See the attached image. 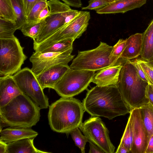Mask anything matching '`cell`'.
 Segmentation results:
<instances>
[{"instance_id":"5bb4252c","label":"cell","mask_w":153,"mask_h":153,"mask_svg":"<svg viewBox=\"0 0 153 153\" xmlns=\"http://www.w3.org/2000/svg\"><path fill=\"white\" fill-rule=\"evenodd\" d=\"M122 66V64H118L98 71L92 82L99 86L116 85Z\"/></svg>"},{"instance_id":"4316f807","label":"cell","mask_w":153,"mask_h":153,"mask_svg":"<svg viewBox=\"0 0 153 153\" xmlns=\"http://www.w3.org/2000/svg\"><path fill=\"white\" fill-rule=\"evenodd\" d=\"M16 30V23L0 19V39L14 37V34Z\"/></svg>"},{"instance_id":"836d02e7","label":"cell","mask_w":153,"mask_h":153,"mask_svg":"<svg viewBox=\"0 0 153 153\" xmlns=\"http://www.w3.org/2000/svg\"><path fill=\"white\" fill-rule=\"evenodd\" d=\"M130 60V62L135 67L139 77L143 80L144 81L148 83L147 79L144 73L143 69L137 59L132 60Z\"/></svg>"},{"instance_id":"bcb514c9","label":"cell","mask_w":153,"mask_h":153,"mask_svg":"<svg viewBox=\"0 0 153 153\" xmlns=\"http://www.w3.org/2000/svg\"><path fill=\"white\" fill-rule=\"evenodd\" d=\"M117 0H116V1H117Z\"/></svg>"},{"instance_id":"d4e9b609","label":"cell","mask_w":153,"mask_h":153,"mask_svg":"<svg viewBox=\"0 0 153 153\" xmlns=\"http://www.w3.org/2000/svg\"><path fill=\"white\" fill-rule=\"evenodd\" d=\"M0 19L16 23V17L10 0H0Z\"/></svg>"},{"instance_id":"44dd1931","label":"cell","mask_w":153,"mask_h":153,"mask_svg":"<svg viewBox=\"0 0 153 153\" xmlns=\"http://www.w3.org/2000/svg\"><path fill=\"white\" fill-rule=\"evenodd\" d=\"M141 59L149 62L153 60V20L142 33Z\"/></svg>"},{"instance_id":"9a60e30c","label":"cell","mask_w":153,"mask_h":153,"mask_svg":"<svg viewBox=\"0 0 153 153\" xmlns=\"http://www.w3.org/2000/svg\"><path fill=\"white\" fill-rule=\"evenodd\" d=\"M69 68L68 65H57L48 69L36 76L43 89L46 88L53 89Z\"/></svg>"},{"instance_id":"484cf974","label":"cell","mask_w":153,"mask_h":153,"mask_svg":"<svg viewBox=\"0 0 153 153\" xmlns=\"http://www.w3.org/2000/svg\"><path fill=\"white\" fill-rule=\"evenodd\" d=\"M15 12L16 20V25L17 30H20L26 22L23 0H10Z\"/></svg>"},{"instance_id":"7a4b0ae2","label":"cell","mask_w":153,"mask_h":153,"mask_svg":"<svg viewBox=\"0 0 153 153\" xmlns=\"http://www.w3.org/2000/svg\"><path fill=\"white\" fill-rule=\"evenodd\" d=\"M49 108V124L54 131L69 134L82 123L85 110L82 103L78 99L61 97Z\"/></svg>"},{"instance_id":"3957f363","label":"cell","mask_w":153,"mask_h":153,"mask_svg":"<svg viewBox=\"0 0 153 153\" xmlns=\"http://www.w3.org/2000/svg\"><path fill=\"white\" fill-rule=\"evenodd\" d=\"M41 109L23 93L0 108V122L5 126L31 128L39 121Z\"/></svg>"},{"instance_id":"ab89813d","label":"cell","mask_w":153,"mask_h":153,"mask_svg":"<svg viewBox=\"0 0 153 153\" xmlns=\"http://www.w3.org/2000/svg\"><path fill=\"white\" fill-rule=\"evenodd\" d=\"M116 153H131L130 151L124 145L120 143L116 151Z\"/></svg>"},{"instance_id":"f6af8a7d","label":"cell","mask_w":153,"mask_h":153,"mask_svg":"<svg viewBox=\"0 0 153 153\" xmlns=\"http://www.w3.org/2000/svg\"><path fill=\"white\" fill-rule=\"evenodd\" d=\"M152 85V87L153 88V85Z\"/></svg>"},{"instance_id":"2e32d148","label":"cell","mask_w":153,"mask_h":153,"mask_svg":"<svg viewBox=\"0 0 153 153\" xmlns=\"http://www.w3.org/2000/svg\"><path fill=\"white\" fill-rule=\"evenodd\" d=\"M24 93L20 89L13 77L7 75L0 77V108L14 98Z\"/></svg>"},{"instance_id":"603a6c76","label":"cell","mask_w":153,"mask_h":153,"mask_svg":"<svg viewBox=\"0 0 153 153\" xmlns=\"http://www.w3.org/2000/svg\"><path fill=\"white\" fill-rule=\"evenodd\" d=\"M45 24V20L41 21L26 22L20 30L25 36L32 38L34 41L37 38Z\"/></svg>"},{"instance_id":"e0dca14e","label":"cell","mask_w":153,"mask_h":153,"mask_svg":"<svg viewBox=\"0 0 153 153\" xmlns=\"http://www.w3.org/2000/svg\"><path fill=\"white\" fill-rule=\"evenodd\" d=\"M146 2V0H118L95 10L99 14L124 13L140 8Z\"/></svg>"},{"instance_id":"d6a6232c","label":"cell","mask_w":153,"mask_h":153,"mask_svg":"<svg viewBox=\"0 0 153 153\" xmlns=\"http://www.w3.org/2000/svg\"><path fill=\"white\" fill-rule=\"evenodd\" d=\"M88 6L82 7V10H95L101 8L108 5L109 3L104 0H90Z\"/></svg>"},{"instance_id":"f35d334b","label":"cell","mask_w":153,"mask_h":153,"mask_svg":"<svg viewBox=\"0 0 153 153\" xmlns=\"http://www.w3.org/2000/svg\"><path fill=\"white\" fill-rule=\"evenodd\" d=\"M153 153V134L150 137L145 153Z\"/></svg>"},{"instance_id":"52a82bcc","label":"cell","mask_w":153,"mask_h":153,"mask_svg":"<svg viewBox=\"0 0 153 153\" xmlns=\"http://www.w3.org/2000/svg\"><path fill=\"white\" fill-rule=\"evenodd\" d=\"M112 48L113 46L100 42L98 46L94 49L78 51L70 68L95 71L109 66V56Z\"/></svg>"},{"instance_id":"83f0119b","label":"cell","mask_w":153,"mask_h":153,"mask_svg":"<svg viewBox=\"0 0 153 153\" xmlns=\"http://www.w3.org/2000/svg\"><path fill=\"white\" fill-rule=\"evenodd\" d=\"M126 42V39H120L113 46L109 58V63L111 66L117 64L125 48Z\"/></svg>"},{"instance_id":"e575fe53","label":"cell","mask_w":153,"mask_h":153,"mask_svg":"<svg viewBox=\"0 0 153 153\" xmlns=\"http://www.w3.org/2000/svg\"><path fill=\"white\" fill-rule=\"evenodd\" d=\"M43 0H23L26 17L28 15L32 8L37 3Z\"/></svg>"},{"instance_id":"f546056e","label":"cell","mask_w":153,"mask_h":153,"mask_svg":"<svg viewBox=\"0 0 153 153\" xmlns=\"http://www.w3.org/2000/svg\"><path fill=\"white\" fill-rule=\"evenodd\" d=\"M79 128H76L70 133L75 145L78 147L82 153L85 152V146L86 143L88 141V139L83 135Z\"/></svg>"},{"instance_id":"ac0fdd59","label":"cell","mask_w":153,"mask_h":153,"mask_svg":"<svg viewBox=\"0 0 153 153\" xmlns=\"http://www.w3.org/2000/svg\"><path fill=\"white\" fill-rule=\"evenodd\" d=\"M38 134L31 128L10 126L0 130V140L8 143L26 138H35Z\"/></svg>"},{"instance_id":"8d00e7d4","label":"cell","mask_w":153,"mask_h":153,"mask_svg":"<svg viewBox=\"0 0 153 153\" xmlns=\"http://www.w3.org/2000/svg\"><path fill=\"white\" fill-rule=\"evenodd\" d=\"M49 8L47 5L40 12L37 21H41L45 19L49 15Z\"/></svg>"},{"instance_id":"d6986e66","label":"cell","mask_w":153,"mask_h":153,"mask_svg":"<svg viewBox=\"0 0 153 153\" xmlns=\"http://www.w3.org/2000/svg\"><path fill=\"white\" fill-rule=\"evenodd\" d=\"M142 43V33H137L126 39L125 48L119 60L126 61L136 58L140 56Z\"/></svg>"},{"instance_id":"4fadbf2b","label":"cell","mask_w":153,"mask_h":153,"mask_svg":"<svg viewBox=\"0 0 153 153\" xmlns=\"http://www.w3.org/2000/svg\"><path fill=\"white\" fill-rule=\"evenodd\" d=\"M129 118L132 125L133 137L131 153H145L149 139L142 118L140 108L131 110Z\"/></svg>"},{"instance_id":"60d3db41","label":"cell","mask_w":153,"mask_h":153,"mask_svg":"<svg viewBox=\"0 0 153 153\" xmlns=\"http://www.w3.org/2000/svg\"><path fill=\"white\" fill-rule=\"evenodd\" d=\"M70 6L73 7L79 4L81 1V0H61Z\"/></svg>"},{"instance_id":"8fae6325","label":"cell","mask_w":153,"mask_h":153,"mask_svg":"<svg viewBox=\"0 0 153 153\" xmlns=\"http://www.w3.org/2000/svg\"><path fill=\"white\" fill-rule=\"evenodd\" d=\"M48 5L49 15L45 19V25L33 41V44L41 43L64 25L67 12L72 9L69 5L60 0H49Z\"/></svg>"},{"instance_id":"6da1fadb","label":"cell","mask_w":153,"mask_h":153,"mask_svg":"<svg viewBox=\"0 0 153 153\" xmlns=\"http://www.w3.org/2000/svg\"><path fill=\"white\" fill-rule=\"evenodd\" d=\"M82 103L85 111L91 116L109 120L131 112L116 85L93 87L88 90Z\"/></svg>"},{"instance_id":"8992f818","label":"cell","mask_w":153,"mask_h":153,"mask_svg":"<svg viewBox=\"0 0 153 153\" xmlns=\"http://www.w3.org/2000/svg\"><path fill=\"white\" fill-rule=\"evenodd\" d=\"M95 74L94 71L70 68L53 89L61 97H73L87 89Z\"/></svg>"},{"instance_id":"7c38bea8","label":"cell","mask_w":153,"mask_h":153,"mask_svg":"<svg viewBox=\"0 0 153 153\" xmlns=\"http://www.w3.org/2000/svg\"><path fill=\"white\" fill-rule=\"evenodd\" d=\"M73 49L62 52L42 53L35 52L30 58L32 63L31 70L37 76L48 69L59 65H68L74 55L71 54Z\"/></svg>"},{"instance_id":"ba28073f","label":"cell","mask_w":153,"mask_h":153,"mask_svg":"<svg viewBox=\"0 0 153 153\" xmlns=\"http://www.w3.org/2000/svg\"><path fill=\"white\" fill-rule=\"evenodd\" d=\"M91 18L90 13L82 11L73 20L65 25L41 43L33 44L35 52L42 49L59 41L69 39L74 40L79 38L86 30Z\"/></svg>"},{"instance_id":"cb8c5ba5","label":"cell","mask_w":153,"mask_h":153,"mask_svg":"<svg viewBox=\"0 0 153 153\" xmlns=\"http://www.w3.org/2000/svg\"><path fill=\"white\" fill-rule=\"evenodd\" d=\"M74 40L69 39L63 40L53 44L40 51L42 53L46 52H62L73 49Z\"/></svg>"},{"instance_id":"1f68e13d","label":"cell","mask_w":153,"mask_h":153,"mask_svg":"<svg viewBox=\"0 0 153 153\" xmlns=\"http://www.w3.org/2000/svg\"><path fill=\"white\" fill-rule=\"evenodd\" d=\"M137 59L146 77L148 84L153 85V68L147 61L141 59Z\"/></svg>"},{"instance_id":"4dcf8cb0","label":"cell","mask_w":153,"mask_h":153,"mask_svg":"<svg viewBox=\"0 0 153 153\" xmlns=\"http://www.w3.org/2000/svg\"><path fill=\"white\" fill-rule=\"evenodd\" d=\"M47 5V0L41 1L37 3L26 17V22H37L40 12Z\"/></svg>"},{"instance_id":"9c48e42d","label":"cell","mask_w":153,"mask_h":153,"mask_svg":"<svg viewBox=\"0 0 153 153\" xmlns=\"http://www.w3.org/2000/svg\"><path fill=\"white\" fill-rule=\"evenodd\" d=\"M20 89L39 105L41 109L49 106L48 98L45 94L36 75L31 69L25 68L13 76Z\"/></svg>"},{"instance_id":"ffe728a7","label":"cell","mask_w":153,"mask_h":153,"mask_svg":"<svg viewBox=\"0 0 153 153\" xmlns=\"http://www.w3.org/2000/svg\"><path fill=\"white\" fill-rule=\"evenodd\" d=\"M34 138H26L7 143L6 153H50L34 146Z\"/></svg>"},{"instance_id":"7bdbcfd3","label":"cell","mask_w":153,"mask_h":153,"mask_svg":"<svg viewBox=\"0 0 153 153\" xmlns=\"http://www.w3.org/2000/svg\"><path fill=\"white\" fill-rule=\"evenodd\" d=\"M109 4L114 2L116 0H104Z\"/></svg>"},{"instance_id":"b9f144b4","label":"cell","mask_w":153,"mask_h":153,"mask_svg":"<svg viewBox=\"0 0 153 153\" xmlns=\"http://www.w3.org/2000/svg\"><path fill=\"white\" fill-rule=\"evenodd\" d=\"M7 143L0 140V153H6Z\"/></svg>"},{"instance_id":"5b68a950","label":"cell","mask_w":153,"mask_h":153,"mask_svg":"<svg viewBox=\"0 0 153 153\" xmlns=\"http://www.w3.org/2000/svg\"><path fill=\"white\" fill-rule=\"evenodd\" d=\"M16 36L0 39V76L12 75L20 70L27 56Z\"/></svg>"},{"instance_id":"d590c367","label":"cell","mask_w":153,"mask_h":153,"mask_svg":"<svg viewBox=\"0 0 153 153\" xmlns=\"http://www.w3.org/2000/svg\"><path fill=\"white\" fill-rule=\"evenodd\" d=\"M145 95L149 100V102L153 106V88L151 85L148 84L147 86Z\"/></svg>"},{"instance_id":"7402d4cb","label":"cell","mask_w":153,"mask_h":153,"mask_svg":"<svg viewBox=\"0 0 153 153\" xmlns=\"http://www.w3.org/2000/svg\"><path fill=\"white\" fill-rule=\"evenodd\" d=\"M140 108L142 118L149 140L151 136L153 134V106L149 102Z\"/></svg>"},{"instance_id":"30bf717a","label":"cell","mask_w":153,"mask_h":153,"mask_svg":"<svg viewBox=\"0 0 153 153\" xmlns=\"http://www.w3.org/2000/svg\"><path fill=\"white\" fill-rule=\"evenodd\" d=\"M79 128L85 136L105 153H113L115 147L109 137V131L98 116H93L82 123Z\"/></svg>"},{"instance_id":"ee69618b","label":"cell","mask_w":153,"mask_h":153,"mask_svg":"<svg viewBox=\"0 0 153 153\" xmlns=\"http://www.w3.org/2000/svg\"><path fill=\"white\" fill-rule=\"evenodd\" d=\"M147 62L153 68V60Z\"/></svg>"},{"instance_id":"277c9868","label":"cell","mask_w":153,"mask_h":153,"mask_svg":"<svg viewBox=\"0 0 153 153\" xmlns=\"http://www.w3.org/2000/svg\"><path fill=\"white\" fill-rule=\"evenodd\" d=\"M122 64L116 86L131 111L140 108L149 102L145 95L146 88L148 83L139 77L129 60L126 61Z\"/></svg>"},{"instance_id":"74e56055","label":"cell","mask_w":153,"mask_h":153,"mask_svg":"<svg viewBox=\"0 0 153 153\" xmlns=\"http://www.w3.org/2000/svg\"><path fill=\"white\" fill-rule=\"evenodd\" d=\"M90 149L89 153H105L100 147L92 142L88 140Z\"/></svg>"},{"instance_id":"f1b7e54d","label":"cell","mask_w":153,"mask_h":153,"mask_svg":"<svg viewBox=\"0 0 153 153\" xmlns=\"http://www.w3.org/2000/svg\"><path fill=\"white\" fill-rule=\"evenodd\" d=\"M133 143V137L132 126L130 120L128 118L120 143L125 146L130 151L131 153Z\"/></svg>"}]
</instances>
